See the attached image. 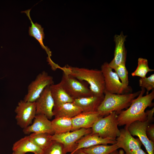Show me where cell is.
Returning <instances> with one entry per match:
<instances>
[{
  "label": "cell",
  "mask_w": 154,
  "mask_h": 154,
  "mask_svg": "<svg viewBox=\"0 0 154 154\" xmlns=\"http://www.w3.org/2000/svg\"><path fill=\"white\" fill-rule=\"evenodd\" d=\"M23 132L25 134L31 133H48L51 135L54 134L53 130L51 121L44 115L36 114L32 124L24 128Z\"/></svg>",
  "instance_id": "cell-13"
},
{
  "label": "cell",
  "mask_w": 154,
  "mask_h": 154,
  "mask_svg": "<svg viewBox=\"0 0 154 154\" xmlns=\"http://www.w3.org/2000/svg\"><path fill=\"white\" fill-rule=\"evenodd\" d=\"M66 72L82 81L86 82L90 85V89L94 96H104L105 82L101 70L67 66L61 67Z\"/></svg>",
  "instance_id": "cell-2"
},
{
  "label": "cell",
  "mask_w": 154,
  "mask_h": 154,
  "mask_svg": "<svg viewBox=\"0 0 154 154\" xmlns=\"http://www.w3.org/2000/svg\"><path fill=\"white\" fill-rule=\"evenodd\" d=\"M51 121L54 134H60L72 131V118L65 117H55Z\"/></svg>",
  "instance_id": "cell-22"
},
{
  "label": "cell",
  "mask_w": 154,
  "mask_h": 154,
  "mask_svg": "<svg viewBox=\"0 0 154 154\" xmlns=\"http://www.w3.org/2000/svg\"><path fill=\"white\" fill-rule=\"evenodd\" d=\"M51 93L54 102V108L67 103H73L74 99L65 90L60 82L50 86Z\"/></svg>",
  "instance_id": "cell-20"
},
{
  "label": "cell",
  "mask_w": 154,
  "mask_h": 154,
  "mask_svg": "<svg viewBox=\"0 0 154 154\" xmlns=\"http://www.w3.org/2000/svg\"><path fill=\"white\" fill-rule=\"evenodd\" d=\"M105 62L102 66L101 71L103 75L105 82L104 91L115 94H122L127 91L124 88L115 72Z\"/></svg>",
  "instance_id": "cell-9"
},
{
  "label": "cell",
  "mask_w": 154,
  "mask_h": 154,
  "mask_svg": "<svg viewBox=\"0 0 154 154\" xmlns=\"http://www.w3.org/2000/svg\"><path fill=\"white\" fill-rule=\"evenodd\" d=\"M72 154H87L84 152L81 149L75 151Z\"/></svg>",
  "instance_id": "cell-32"
},
{
  "label": "cell",
  "mask_w": 154,
  "mask_h": 154,
  "mask_svg": "<svg viewBox=\"0 0 154 154\" xmlns=\"http://www.w3.org/2000/svg\"><path fill=\"white\" fill-rule=\"evenodd\" d=\"M13 152L22 154L31 152L35 154H42L43 151L35 145L31 140L29 135L25 136L14 143Z\"/></svg>",
  "instance_id": "cell-18"
},
{
  "label": "cell",
  "mask_w": 154,
  "mask_h": 154,
  "mask_svg": "<svg viewBox=\"0 0 154 154\" xmlns=\"http://www.w3.org/2000/svg\"><path fill=\"white\" fill-rule=\"evenodd\" d=\"M145 92V89L142 88L137 97L132 101L129 107L125 110L121 111L117 115L118 126L125 125L124 128L127 129L129 125L135 121H146L145 110L147 107L153 105L152 102L154 99V90L143 96Z\"/></svg>",
  "instance_id": "cell-1"
},
{
  "label": "cell",
  "mask_w": 154,
  "mask_h": 154,
  "mask_svg": "<svg viewBox=\"0 0 154 154\" xmlns=\"http://www.w3.org/2000/svg\"><path fill=\"white\" fill-rule=\"evenodd\" d=\"M50 86L46 87L35 102L36 114H42L51 119L54 116V100L51 93Z\"/></svg>",
  "instance_id": "cell-11"
},
{
  "label": "cell",
  "mask_w": 154,
  "mask_h": 154,
  "mask_svg": "<svg viewBox=\"0 0 154 154\" xmlns=\"http://www.w3.org/2000/svg\"><path fill=\"white\" fill-rule=\"evenodd\" d=\"M116 143V139L103 138L96 134L92 133L82 137L76 142L77 147L74 151L69 154H72L77 150L86 148L92 146L100 144H112Z\"/></svg>",
  "instance_id": "cell-16"
},
{
  "label": "cell",
  "mask_w": 154,
  "mask_h": 154,
  "mask_svg": "<svg viewBox=\"0 0 154 154\" xmlns=\"http://www.w3.org/2000/svg\"><path fill=\"white\" fill-rule=\"evenodd\" d=\"M140 92L139 91L132 93L117 94L104 91V99L97 111L103 117L113 112H116L117 114L119 113L123 109L130 106L132 101Z\"/></svg>",
  "instance_id": "cell-3"
},
{
  "label": "cell",
  "mask_w": 154,
  "mask_h": 154,
  "mask_svg": "<svg viewBox=\"0 0 154 154\" xmlns=\"http://www.w3.org/2000/svg\"><path fill=\"white\" fill-rule=\"evenodd\" d=\"M154 70L150 69L148 66L147 60L142 58H139L138 66L135 70L131 73L133 76H138L143 78L146 77L147 73L153 71Z\"/></svg>",
  "instance_id": "cell-25"
},
{
  "label": "cell",
  "mask_w": 154,
  "mask_h": 154,
  "mask_svg": "<svg viewBox=\"0 0 154 154\" xmlns=\"http://www.w3.org/2000/svg\"><path fill=\"white\" fill-rule=\"evenodd\" d=\"M119 154H126L124 153L123 150L122 149L120 150L119 151Z\"/></svg>",
  "instance_id": "cell-34"
},
{
  "label": "cell",
  "mask_w": 154,
  "mask_h": 154,
  "mask_svg": "<svg viewBox=\"0 0 154 154\" xmlns=\"http://www.w3.org/2000/svg\"><path fill=\"white\" fill-rule=\"evenodd\" d=\"M139 85L147 91V94L154 88V74H152L148 77L141 78L139 80Z\"/></svg>",
  "instance_id": "cell-28"
},
{
  "label": "cell",
  "mask_w": 154,
  "mask_h": 154,
  "mask_svg": "<svg viewBox=\"0 0 154 154\" xmlns=\"http://www.w3.org/2000/svg\"><path fill=\"white\" fill-rule=\"evenodd\" d=\"M149 124L147 121H136L131 124L127 129L132 136L138 137L148 154H154V142L149 139L146 133V129Z\"/></svg>",
  "instance_id": "cell-10"
},
{
  "label": "cell",
  "mask_w": 154,
  "mask_h": 154,
  "mask_svg": "<svg viewBox=\"0 0 154 154\" xmlns=\"http://www.w3.org/2000/svg\"><path fill=\"white\" fill-rule=\"evenodd\" d=\"M92 132L91 128H81L62 134H54L51 136V139L62 143L66 152L70 153L76 149L77 141Z\"/></svg>",
  "instance_id": "cell-7"
},
{
  "label": "cell",
  "mask_w": 154,
  "mask_h": 154,
  "mask_svg": "<svg viewBox=\"0 0 154 154\" xmlns=\"http://www.w3.org/2000/svg\"><path fill=\"white\" fill-rule=\"evenodd\" d=\"M126 37L122 32L119 35H116L114 36V41L116 45L114 57L109 63V66L113 69L121 63H125L126 53L124 43Z\"/></svg>",
  "instance_id": "cell-15"
},
{
  "label": "cell",
  "mask_w": 154,
  "mask_h": 154,
  "mask_svg": "<svg viewBox=\"0 0 154 154\" xmlns=\"http://www.w3.org/2000/svg\"><path fill=\"white\" fill-rule=\"evenodd\" d=\"M118 148L116 143L111 145H98L81 149L87 154H109Z\"/></svg>",
  "instance_id": "cell-24"
},
{
  "label": "cell",
  "mask_w": 154,
  "mask_h": 154,
  "mask_svg": "<svg viewBox=\"0 0 154 154\" xmlns=\"http://www.w3.org/2000/svg\"><path fill=\"white\" fill-rule=\"evenodd\" d=\"M15 112L16 114L15 118L17 125L23 129L25 128L32 124L36 115L35 102L20 100Z\"/></svg>",
  "instance_id": "cell-8"
},
{
  "label": "cell",
  "mask_w": 154,
  "mask_h": 154,
  "mask_svg": "<svg viewBox=\"0 0 154 154\" xmlns=\"http://www.w3.org/2000/svg\"><path fill=\"white\" fill-rule=\"evenodd\" d=\"M114 70L117 74L125 88L128 90V73L125 66V63H123L116 67Z\"/></svg>",
  "instance_id": "cell-26"
},
{
  "label": "cell",
  "mask_w": 154,
  "mask_h": 154,
  "mask_svg": "<svg viewBox=\"0 0 154 154\" xmlns=\"http://www.w3.org/2000/svg\"><path fill=\"white\" fill-rule=\"evenodd\" d=\"M67 153L62 143L52 140L50 146L43 151L42 154H67Z\"/></svg>",
  "instance_id": "cell-27"
},
{
  "label": "cell",
  "mask_w": 154,
  "mask_h": 154,
  "mask_svg": "<svg viewBox=\"0 0 154 154\" xmlns=\"http://www.w3.org/2000/svg\"><path fill=\"white\" fill-rule=\"evenodd\" d=\"M12 154H22L19 153L14 152H13V153H12Z\"/></svg>",
  "instance_id": "cell-35"
},
{
  "label": "cell",
  "mask_w": 154,
  "mask_h": 154,
  "mask_svg": "<svg viewBox=\"0 0 154 154\" xmlns=\"http://www.w3.org/2000/svg\"><path fill=\"white\" fill-rule=\"evenodd\" d=\"M52 135L48 133H32L29 135L30 139L36 146L44 151L51 144Z\"/></svg>",
  "instance_id": "cell-23"
},
{
  "label": "cell",
  "mask_w": 154,
  "mask_h": 154,
  "mask_svg": "<svg viewBox=\"0 0 154 154\" xmlns=\"http://www.w3.org/2000/svg\"><path fill=\"white\" fill-rule=\"evenodd\" d=\"M104 97V96H98L93 95L74 99L73 103L80 108L82 112H95L97 111Z\"/></svg>",
  "instance_id": "cell-17"
},
{
  "label": "cell",
  "mask_w": 154,
  "mask_h": 154,
  "mask_svg": "<svg viewBox=\"0 0 154 154\" xmlns=\"http://www.w3.org/2000/svg\"><path fill=\"white\" fill-rule=\"evenodd\" d=\"M101 117L103 116L98 111L82 112L72 118V127L71 131L81 128H91L95 122Z\"/></svg>",
  "instance_id": "cell-14"
},
{
  "label": "cell",
  "mask_w": 154,
  "mask_h": 154,
  "mask_svg": "<svg viewBox=\"0 0 154 154\" xmlns=\"http://www.w3.org/2000/svg\"><path fill=\"white\" fill-rule=\"evenodd\" d=\"M54 84L53 77L45 71H42L29 84L27 93L23 100L26 102H35L46 87Z\"/></svg>",
  "instance_id": "cell-6"
},
{
  "label": "cell",
  "mask_w": 154,
  "mask_h": 154,
  "mask_svg": "<svg viewBox=\"0 0 154 154\" xmlns=\"http://www.w3.org/2000/svg\"><path fill=\"white\" fill-rule=\"evenodd\" d=\"M60 83L67 94L74 99L94 95L83 81L66 72H63Z\"/></svg>",
  "instance_id": "cell-5"
},
{
  "label": "cell",
  "mask_w": 154,
  "mask_h": 154,
  "mask_svg": "<svg viewBox=\"0 0 154 154\" xmlns=\"http://www.w3.org/2000/svg\"><path fill=\"white\" fill-rule=\"evenodd\" d=\"M134 154H147L141 148L136 150L134 153Z\"/></svg>",
  "instance_id": "cell-31"
},
{
  "label": "cell",
  "mask_w": 154,
  "mask_h": 154,
  "mask_svg": "<svg viewBox=\"0 0 154 154\" xmlns=\"http://www.w3.org/2000/svg\"><path fill=\"white\" fill-rule=\"evenodd\" d=\"M116 141L118 148L123 149L126 154H134L135 151L141 148L142 145L139 138H135L125 128L120 130L119 135Z\"/></svg>",
  "instance_id": "cell-12"
},
{
  "label": "cell",
  "mask_w": 154,
  "mask_h": 154,
  "mask_svg": "<svg viewBox=\"0 0 154 154\" xmlns=\"http://www.w3.org/2000/svg\"><path fill=\"white\" fill-rule=\"evenodd\" d=\"M117 117L116 112H113L105 117H100L91 128L92 133L103 138L116 139L120 134Z\"/></svg>",
  "instance_id": "cell-4"
},
{
  "label": "cell",
  "mask_w": 154,
  "mask_h": 154,
  "mask_svg": "<svg viewBox=\"0 0 154 154\" xmlns=\"http://www.w3.org/2000/svg\"><path fill=\"white\" fill-rule=\"evenodd\" d=\"M55 117H65L72 118L82 112V110L73 103H67L53 108Z\"/></svg>",
  "instance_id": "cell-21"
},
{
  "label": "cell",
  "mask_w": 154,
  "mask_h": 154,
  "mask_svg": "<svg viewBox=\"0 0 154 154\" xmlns=\"http://www.w3.org/2000/svg\"><path fill=\"white\" fill-rule=\"evenodd\" d=\"M154 108H153L150 110H147L145 112L147 116V120L149 123L153 121V119Z\"/></svg>",
  "instance_id": "cell-30"
},
{
  "label": "cell",
  "mask_w": 154,
  "mask_h": 154,
  "mask_svg": "<svg viewBox=\"0 0 154 154\" xmlns=\"http://www.w3.org/2000/svg\"><path fill=\"white\" fill-rule=\"evenodd\" d=\"M31 9H30L21 12L22 13H24L26 14L31 24V27H29V35L30 36L35 38L38 42L42 48L46 51L48 55L47 58H50L51 52L49 49L44 46L43 42V39L44 38V29L40 25L37 23H34L33 21L30 14Z\"/></svg>",
  "instance_id": "cell-19"
},
{
  "label": "cell",
  "mask_w": 154,
  "mask_h": 154,
  "mask_svg": "<svg viewBox=\"0 0 154 154\" xmlns=\"http://www.w3.org/2000/svg\"><path fill=\"white\" fill-rule=\"evenodd\" d=\"M109 154H119V153L117 150H116L111 152Z\"/></svg>",
  "instance_id": "cell-33"
},
{
  "label": "cell",
  "mask_w": 154,
  "mask_h": 154,
  "mask_svg": "<svg viewBox=\"0 0 154 154\" xmlns=\"http://www.w3.org/2000/svg\"><path fill=\"white\" fill-rule=\"evenodd\" d=\"M146 133L149 139L154 142V125L149 124L146 130Z\"/></svg>",
  "instance_id": "cell-29"
}]
</instances>
